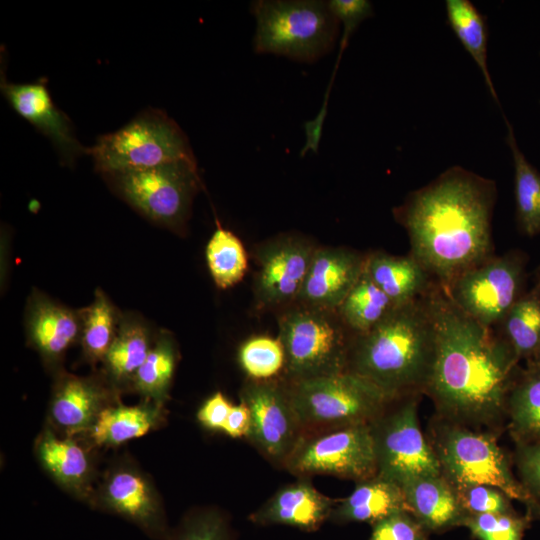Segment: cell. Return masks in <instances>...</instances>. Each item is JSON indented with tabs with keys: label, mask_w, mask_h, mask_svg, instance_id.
Returning a JSON list of instances; mask_svg holds the SVG:
<instances>
[{
	"label": "cell",
	"mask_w": 540,
	"mask_h": 540,
	"mask_svg": "<svg viewBox=\"0 0 540 540\" xmlns=\"http://www.w3.org/2000/svg\"><path fill=\"white\" fill-rule=\"evenodd\" d=\"M256 19L253 49L313 63L331 52L339 21L327 1L257 0L250 6Z\"/></svg>",
	"instance_id": "277c9868"
},
{
	"label": "cell",
	"mask_w": 540,
	"mask_h": 540,
	"mask_svg": "<svg viewBox=\"0 0 540 540\" xmlns=\"http://www.w3.org/2000/svg\"><path fill=\"white\" fill-rule=\"evenodd\" d=\"M509 430L516 444L540 441V367L528 361L519 370L506 402Z\"/></svg>",
	"instance_id": "cb8c5ba5"
},
{
	"label": "cell",
	"mask_w": 540,
	"mask_h": 540,
	"mask_svg": "<svg viewBox=\"0 0 540 540\" xmlns=\"http://www.w3.org/2000/svg\"><path fill=\"white\" fill-rule=\"evenodd\" d=\"M429 298L436 348L425 393L445 420L468 427L496 424L506 415L519 361L499 333L462 312L439 284Z\"/></svg>",
	"instance_id": "6da1fadb"
},
{
	"label": "cell",
	"mask_w": 540,
	"mask_h": 540,
	"mask_svg": "<svg viewBox=\"0 0 540 540\" xmlns=\"http://www.w3.org/2000/svg\"><path fill=\"white\" fill-rule=\"evenodd\" d=\"M0 90L11 107L51 141L63 163L72 165L78 157L88 154L70 118L54 103L44 79L11 83L1 67Z\"/></svg>",
	"instance_id": "9a60e30c"
},
{
	"label": "cell",
	"mask_w": 540,
	"mask_h": 540,
	"mask_svg": "<svg viewBox=\"0 0 540 540\" xmlns=\"http://www.w3.org/2000/svg\"><path fill=\"white\" fill-rule=\"evenodd\" d=\"M530 516L508 514L467 515L463 526L478 540H522Z\"/></svg>",
	"instance_id": "8d00e7d4"
},
{
	"label": "cell",
	"mask_w": 540,
	"mask_h": 540,
	"mask_svg": "<svg viewBox=\"0 0 540 540\" xmlns=\"http://www.w3.org/2000/svg\"><path fill=\"white\" fill-rule=\"evenodd\" d=\"M498 328L518 361L534 355L540 345V277L511 307Z\"/></svg>",
	"instance_id": "f546056e"
},
{
	"label": "cell",
	"mask_w": 540,
	"mask_h": 540,
	"mask_svg": "<svg viewBox=\"0 0 540 540\" xmlns=\"http://www.w3.org/2000/svg\"><path fill=\"white\" fill-rule=\"evenodd\" d=\"M467 515L514 513L509 498L500 489L488 485H470L454 488Z\"/></svg>",
	"instance_id": "74e56055"
},
{
	"label": "cell",
	"mask_w": 540,
	"mask_h": 540,
	"mask_svg": "<svg viewBox=\"0 0 540 540\" xmlns=\"http://www.w3.org/2000/svg\"><path fill=\"white\" fill-rule=\"evenodd\" d=\"M81 342L85 355L92 361L104 360L118 332L115 307L97 290L93 302L80 311Z\"/></svg>",
	"instance_id": "d6a6232c"
},
{
	"label": "cell",
	"mask_w": 540,
	"mask_h": 540,
	"mask_svg": "<svg viewBox=\"0 0 540 540\" xmlns=\"http://www.w3.org/2000/svg\"><path fill=\"white\" fill-rule=\"evenodd\" d=\"M160 407L159 404L105 407L91 428V438L97 445L116 446L142 437L158 422Z\"/></svg>",
	"instance_id": "83f0119b"
},
{
	"label": "cell",
	"mask_w": 540,
	"mask_h": 540,
	"mask_svg": "<svg viewBox=\"0 0 540 540\" xmlns=\"http://www.w3.org/2000/svg\"><path fill=\"white\" fill-rule=\"evenodd\" d=\"M395 306L364 270L336 311L347 329L357 336L376 327Z\"/></svg>",
	"instance_id": "f1b7e54d"
},
{
	"label": "cell",
	"mask_w": 540,
	"mask_h": 540,
	"mask_svg": "<svg viewBox=\"0 0 540 540\" xmlns=\"http://www.w3.org/2000/svg\"><path fill=\"white\" fill-rule=\"evenodd\" d=\"M336 502L302 477L278 489L248 520L258 526L284 525L315 532L329 520Z\"/></svg>",
	"instance_id": "ac0fdd59"
},
{
	"label": "cell",
	"mask_w": 540,
	"mask_h": 540,
	"mask_svg": "<svg viewBox=\"0 0 540 540\" xmlns=\"http://www.w3.org/2000/svg\"><path fill=\"white\" fill-rule=\"evenodd\" d=\"M516 445L515 461L519 481L531 502L540 505V441Z\"/></svg>",
	"instance_id": "60d3db41"
},
{
	"label": "cell",
	"mask_w": 540,
	"mask_h": 540,
	"mask_svg": "<svg viewBox=\"0 0 540 540\" xmlns=\"http://www.w3.org/2000/svg\"><path fill=\"white\" fill-rule=\"evenodd\" d=\"M176 365V349L169 336L160 337L151 347L145 361L132 381L144 396L162 405L173 378Z\"/></svg>",
	"instance_id": "836d02e7"
},
{
	"label": "cell",
	"mask_w": 540,
	"mask_h": 540,
	"mask_svg": "<svg viewBox=\"0 0 540 540\" xmlns=\"http://www.w3.org/2000/svg\"><path fill=\"white\" fill-rule=\"evenodd\" d=\"M400 487L407 511L427 532L463 526L467 514L453 486L442 474L415 477Z\"/></svg>",
	"instance_id": "d6986e66"
},
{
	"label": "cell",
	"mask_w": 540,
	"mask_h": 540,
	"mask_svg": "<svg viewBox=\"0 0 540 540\" xmlns=\"http://www.w3.org/2000/svg\"><path fill=\"white\" fill-rule=\"evenodd\" d=\"M527 506H528V511H529L530 518L531 517H536V518L540 519V505H538L536 503H533V502H530V503L527 504Z\"/></svg>",
	"instance_id": "ee69618b"
},
{
	"label": "cell",
	"mask_w": 540,
	"mask_h": 540,
	"mask_svg": "<svg viewBox=\"0 0 540 540\" xmlns=\"http://www.w3.org/2000/svg\"><path fill=\"white\" fill-rule=\"evenodd\" d=\"M327 3L333 15L343 26L339 55L334 68L335 74L350 36L365 19L374 15V9L368 0H329Z\"/></svg>",
	"instance_id": "ab89813d"
},
{
	"label": "cell",
	"mask_w": 540,
	"mask_h": 540,
	"mask_svg": "<svg viewBox=\"0 0 540 540\" xmlns=\"http://www.w3.org/2000/svg\"><path fill=\"white\" fill-rule=\"evenodd\" d=\"M371 526L368 540H428V532L407 510L394 512Z\"/></svg>",
	"instance_id": "f35d334b"
},
{
	"label": "cell",
	"mask_w": 540,
	"mask_h": 540,
	"mask_svg": "<svg viewBox=\"0 0 540 540\" xmlns=\"http://www.w3.org/2000/svg\"><path fill=\"white\" fill-rule=\"evenodd\" d=\"M432 438L429 442L441 474L453 488L488 485L526 505L531 502L493 435L443 419L434 428Z\"/></svg>",
	"instance_id": "ba28073f"
},
{
	"label": "cell",
	"mask_w": 540,
	"mask_h": 540,
	"mask_svg": "<svg viewBox=\"0 0 540 540\" xmlns=\"http://www.w3.org/2000/svg\"><path fill=\"white\" fill-rule=\"evenodd\" d=\"M316 248L307 237L283 234L257 249L253 288L259 307L286 308L296 303Z\"/></svg>",
	"instance_id": "5bb4252c"
},
{
	"label": "cell",
	"mask_w": 540,
	"mask_h": 540,
	"mask_svg": "<svg viewBox=\"0 0 540 540\" xmlns=\"http://www.w3.org/2000/svg\"><path fill=\"white\" fill-rule=\"evenodd\" d=\"M206 262L214 283L220 289L239 283L248 269L243 243L234 233L220 225L207 243Z\"/></svg>",
	"instance_id": "4dcf8cb0"
},
{
	"label": "cell",
	"mask_w": 540,
	"mask_h": 540,
	"mask_svg": "<svg viewBox=\"0 0 540 540\" xmlns=\"http://www.w3.org/2000/svg\"><path fill=\"white\" fill-rule=\"evenodd\" d=\"M495 181L452 166L393 209L410 254L441 286L493 254Z\"/></svg>",
	"instance_id": "7a4b0ae2"
},
{
	"label": "cell",
	"mask_w": 540,
	"mask_h": 540,
	"mask_svg": "<svg viewBox=\"0 0 540 540\" xmlns=\"http://www.w3.org/2000/svg\"><path fill=\"white\" fill-rule=\"evenodd\" d=\"M251 427V417L247 406L240 401L233 405L222 432L231 438H247Z\"/></svg>",
	"instance_id": "7bdbcfd3"
},
{
	"label": "cell",
	"mask_w": 540,
	"mask_h": 540,
	"mask_svg": "<svg viewBox=\"0 0 540 540\" xmlns=\"http://www.w3.org/2000/svg\"><path fill=\"white\" fill-rule=\"evenodd\" d=\"M528 361L540 367V345L534 355Z\"/></svg>",
	"instance_id": "f6af8a7d"
},
{
	"label": "cell",
	"mask_w": 540,
	"mask_h": 540,
	"mask_svg": "<svg viewBox=\"0 0 540 540\" xmlns=\"http://www.w3.org/2000/svg\"><path fill=\"white\" fill-rule=\"evenodd\" d=\"M168 540H236L229 514L215 506L195 507L171 529Z\"/></svg>",
	"instance_id": "e575fe53"
},
{
	"label": "cell",
	"mask_w": 540,
	"mask_h": 540,
	"mask_svg": "<svg viewBox=\"0 0 540 540\" xmlns=\"http://www.w3.org/2000/svg\"><path fill=\"white\" fill-rule=\"evenodd\" d=\"M300 477L331 475L360 482L377 476L370 424L305 434L283 465Z\"/></svg>",
	"instance_id": "7c38bea8"
},
{
	"label": "cell",
	"mask_w": 540,
	"mask_h": 540,
	"mask_svg": "<svg viewBox=\"0 0 540 540\" xmlns=\"http://www.w3.org/2000/svg\"><path fill=\"white\" fill-rule=\"evenodd\" d=\"M102 175L168 163H197L187 135L166 112L148 108L120 129L101 135L88 148Z\"/></svg>",
	"instance_id": "52a82bcc"
},
{
	"label": "cell",
	"mask_w": 540,
	"mask_h": 540,
	"mask_svg": "<svg viewBox=\"0 0 540 540\" xmlns=\"http://www.w3.org/2000/svg\"><path fill=\"white\" fill-rule=\"evenodd\" d=\"M30 341L48 359H57L80 337V312L35 296L27 316Z\"/></svg>",
	"instance_id": "7402d4cb"
},
{
	"label": "cell",
	"mask_w": 540,
	"mask_h": 540,
	"mask_svg": "<svg viewBox=\"0 0 540 540\" xmlns=\"http://www.w3.org/2000/svg\"><path fill=\"white\" fill-rule=\"evenodd\" d=\"M232 406L223 393L216 392L199 408L197 420L207 429L222 432Z\"/></svg>",
	"instance_id": "b9f144b4"
},
{
	"label": "cell",
	"mask_w": 540,
	"mask_h": 540,
	"mask_svg": "<svg viewBox=\"0 0 540 540\" xmlns=\"http://www.w3.org/2000/svg\"><path fill=\"white\" fill-rule=\"evenodd\" d=\"M366 254L343 247H319L296 303L336 310L364 271Z\"/></svg>",
	"instance_id": "e0dca14e"
},
{
	"label": "cell",
	"mask_w": 540,
	"mask_h": 540,
	"mask_svg": "<svg viewBox=\"0 0 540 540\" xmlns=\"http://www.w3.org/2000/svg\"><path fill=\"white\" fill-rule=\"evenodd\" d=\"M407 510L401 487L378 476L356 482L353 491L336 502L329 521L336 524H374L388 515Z\"/></svg>",
	"instance_id": "603a6c76"
},
{
	"label": "cell",
	"mask_w": 540,
	"mask_h": 540,
	"mask_svg": "<svg viewBox=\"0 0 540 540\" xmlns=\"http://www.w3.org/2000/svg\"><path fill=\"white\" fill-rule=\"evenodd\" d=\"M286 383L304 435L370 424L393 402L350 371Z\"/></svg>",
	"instance_id": "8992f818"
},
{
	"label": "cell",
	"mask_w": 540,
	"mask_h": 540,
	"mask_svg": "<svg viewBox=\"0 0 540 540\" xmlns=\"http://www.w3.org/2000/svg\"><path fill=\"white\" fill-rule=\"evenodd\" d=\"M151 347L149 333L143 325L137 322L121 324L104 358L107 371L117 382L133 379Z\"/></svg>",
	"instance_id": "1f68e13d"
},
{
	"label": "cell",
	"mask_w": 540,
	"mask_h": 540,
	"mask_svg": "<svg viewBox=\"0 0 540 540\" xmlns=\"http://www.w3.org/2000/svg\"><path fill=\"white\" fill-rule=\"evenodd\" d=\"M514 167L516 222L527 236L540 234V172L526 159L514 134L513 126L503 115Z\"/></svg>",
	"instance_id": "4316f807"
},
{
	"label": "cell",
	"mask_w": 540,
	"mask_h": 540,
	"mask_svg": "<svg viewBox=\"0 0 540 540\" xmlns=\"http://www.w3.org/2000/svg\"><path fill=\"white\" fill-rule=\"evenodd\" d=\"M100 504L130 521L154 540H168L171 527L155 488L131 466H120L104 480Z\"/></svg>",
	"instance_id": "2e32d148"
},
{
	"label": "cell",
	"mask_w": 540,
	"mask_h": 540,
	"mask_svg": "<svg viewBox=\"0 0 540 540\" xmlns=\"http://www.w3.org/2000/svg\"><path fill=\"white\" fill-rule=\"evenodd\" d=\"M240 401L251 417L247 439L269 460L284 465L304 435L286 381L250 379Z\"/></svg>",
	"instance_id": "4fadbf2b"
},
{
	"label": "cell",
	"mask_w": 540,
	"mask_h": 540,
	"mask_svg": "<svg viewBox=\"0 0 540 540\" xmlns=\"http://www.w3.org/2000/svg\"><path fill=\"white\" fill-rule=\"evenodd\" d=\"M239 363L252 380H270L285 366V354L280 340L255 336L246 340L238 352Z\"/></svg>",
	"instance_id": "d590c367"
},
{
	"label": "cell",
	"mask_w": 540,
	"mask_h": 540,
	"mask_svg": "<svg viewBox=\"0 0 540 540\" xmlns=\"http://www.w3.org/2000/svg\"><path fill=\"white\" fill-rule=\"evenodd\" d=\"M525 264V256L517 250L492 255L442 289L462 312L494 329L523 294Z\"/></svg>",
	"instance_id": "30bf717a"
},
{
	"label": "cell",
	"mask_w": 540,
	"mask_h": 540,
	"mask_svg": "<svg viewBox=\"0 0 540 540\" xmlns=\"http://www.w3.org/2000/svg\"><path fill=\"white\" fill-rule=\"evenodd\" d=\"M364 270L395 305L418 299L438 284L411 254L395 256L383 251L368 253Z\"/></svg>",
	"instance_id": "ffe728a7"
},
{
	"label": "cell",
	"mask_w": 540,
	"mask_h": 540,
	"mask_svg": "<svg viewBox=\"0 0 540 540\" xmlns=\"http://www.w3.org/2000/svg\"><path fill=\"white\" fill-rule=\"evenodd\" d=\"M418 396L401 398L370 423L377 476L399 486L415 477L441 475L437 456L419 425Z\"/></svg>",
	"instance_id": "8fae6325"
},
{
	"label": "cell",
	"mask_w": 540,
	"mask_h": 540,
	"mask_svg": "<svg viewBox=\"0 0 540 540\" xmlns=\"http://www.w3.org/2000/svg\"><path fill=\"white\" fill-rule=\"evenodd\" d=\"M447 23L479 68L490 95L501 108L488 67L486 16L469 0L445 1Z\"/></svg>",
	"instance_id": "d4e9b609"
},
{
	"label": "cell",
	"mask_w": 540,
	"mask_h": 540,
	"mask_svg": "<svg viewBox=\"0 0 540 540\" xmlns=\"http://www.w3.org/2000/svg\"><path fill=\"white\" fill-rule=\"evenodd\" d=\"M429 293L395 306L372 330L353 337L346 371L392 401L426 391L436 348Z\"/></svg>",
	"instance_id": "3957f363"
},
{
	"label": "cell",
	"mask_w": 540,
	"mask_h": 540,
	"mask_svg": "<svg viewBox=\"0 0 540 540\" xmlns=\"http://www.w3.org/2000/svg\"><path fill=\"white\" fill-rule=\"evenodd\" d=\"M285 354L286 381L342 373L347 370L354 335L336 310L294 303L278 318Z\"/></svg>",
	"instance_id": "5b68a950"
},
{
	"label": "cell",
	"mask_w": 540,
	"mask_h": 540,
	"mask_svg": "<svg viewBox=\"0 0 540 540\" xmlns=\"http://www.w3.org/2000/svg\"><path fill=\"white\" fill-rule=\"evenodd\" d=\"M37 455L44 468L62 486L83 490L90 475V460L86 450L69 438H58L46 430L37 443Z\"/></svg>",
	"instance_id": "484cf974"
},
{
	"label": "cell",
	"mask_w": 540,
	"mask_h": 540,
	"mask_svg": "<svg viewBox=\"0 0 540 540\" xmlns=\"http://www.w3.org/2000/svg\"><path fill=\"white\" fill-rule=\"evenodd\" d=\"M107 398V390L95 380L66 374L56 385L51 417L70 433L91 429Z\"/></svg>",
	"instance_id": "44dd1931"
},
{
	"label": "cell",
	"mask_w": 540,
	"mask_h": 540,
	"mask_svg": "<svg viewBox=\"0 0 540 540\" xmlns=\"http://www.w3.org/2000/svg\"><path fill=\"white\" fill-rule=\"evenodd\" d=\"M103 176L140 213L177 229L188 220L200 184L197 163L187 161Z\"/></svg>",
	"instance_id": "9c48e42d"
}]
</instances>
